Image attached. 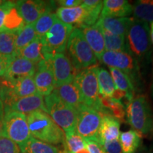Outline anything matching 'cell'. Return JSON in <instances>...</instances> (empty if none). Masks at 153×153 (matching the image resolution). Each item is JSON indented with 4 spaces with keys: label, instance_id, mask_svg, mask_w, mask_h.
<instances>
[{
    "label": "cell",
    "instance_id": "1",
    "mask_svg": "<svg viewBox=\"0 0 153 153\" xmlns=\"http://www.w3.org/2000/svg\"><path fill=\"white\" fill-rule=\"evenodd\" d=\"M28 128L34 138L51 145L65 144L64 131L46 112L36 111L26 115Z\"/></svg>",
    "mask_w": 153,
    "mask_h": 153
},
{
    "label": "cell",
    "instance_id": "2",
    "mask_svg": "<svg viewBox=\"0 0 153 153\" xmlns=\"http://www.w3.org/2000/svg\"><path fill=\"white\" fill-rule=\"evenodd\" d=\"M126 51L138 62H144L152 51L148 23L133 19L126 36Z\"/></svg>",
    "mask_w": 153,
    "mask_h": 153
},
{
    "label": "cell",
    "instance_id": "3",
    "mask_svg": "<svg viewBox=\"0 0 153 153\" xmlns=\"http://www.w3.org/2000/svg\"><path fill=\"white\" fill-rule=\"evenodd\" d=\"M127 119L134 131L148 135L153 131V111L148 97L139 95L128 103L126 108Z\"/></svg>",
    "mask_w": 153,
    "mask_h": 153
},
{
    "label": "cell",
    "instance_id": "4",
    "mask_svg": "<svg viewBox=\"0 0 153 153\" xmlns=\"http://www.w3.org/2000/svg\"><path fill=\"white\" fill-rule=\"evenodd\" d=\"M72 65L78 72L89 67L97 65V59L84 37L82 30L74 28L67 45Z\"/></svg>",
    "mask_w": 153,
    "mask_h": 153
},
{
    "label": "cell",
    "instance_id": "5",
    "mask_svg": "<svg viewBox=\"0 0 153 153\" xmlns=\"http://www.w3.org/2000/svg\"><path fill=\"white\" fill-rule=\"evenodd\" d=\"M98 70L97 65L82 70L76 74L73 82L79 89L83 104L99 112L101 105L97 79Z\"/></svg>",
    "mask_w": 153,
    "mask_h": 153
},
{
    "label": "cell",
    "instance_id": "6",
    "mask_svg": "<svg viewBox=\"0 0 153 153\" xmlns=\"http://www.w3.org/2000/svg\"><path fill=\"white\" fill-rule=\"evenodd\" d=\"M44 104L47 114L64 131L65 135H68L75 132L76 109L63 102L53 92L45 97Z\"/></svg>",
    "mask_w": 153,
    "mask_h": 153
},
{
    "label": "cell",
    "instance_id": "7",
    "mask_svg": "<svg viewBox=\"0 0 153 153\" xmlns=\"http://www.w3.org/2000/svg\"><path fill=\"white\" fill-rule=\"evenodd\" d=\"M73 29V26L64 24L57 19L51 29L41 38L45 60H48L59 53H65Z\"/></svg>",
    "mask_w": 153,
    "mask_h": 153
},
{
    "label": "cell",
    "instance_id": "8",
    "mask_svg": "<svg viewBox=\"0 0 153 153\" xmlns=\"http://www.w3.org/2000/svg\"><path fill=\"white\" fill-rule=\"evenodd\" d=\"M2 136L16 143L22 151L31 137L26 115L13 111L5 113Z\"/></svg>",
    "mask_w": 153,
    "mask_h": 153
},
{
    "label": "cell",
    "instance_id": "9",
    "mask_svg": "<svg viewBox=\"0 0 153 153\" xmlns=\"http://www.w3.org/2000/svg\"><path fill=\"white\" fill-rule=\"evenodd\" d=\"M101 123L100 113L82 104L76 109L75 133L85 140L98 142V133Z\"/></svg>",
    "mask_w": 153,
    "mask_h": 153
},
{
    "label": "cell",
    "instance_id": "10",
    "mask_svg": "<svg viewBox=\"0 0 153 153\" xmlns=\"http://www.w3.org/2000/svg\"><path fill=\"white\" fill-rule=\"evenodd\" d=\"M101 61L108 65L121 70L130 77L135 78L138 72V62L127 52L121 51H105Z\"/></svg>",
    "mask_w": 153,
    "mask_h": 153
},
{
    "label": "cell",
    "instance_id": "11",
    "mask_svg": "<svg viewBox=\"0 0 153 153\" xmlns=\"http://www.w3.org/2000/svg\"><path fill=\"white\" fill-rule=\"evenodd\" d=\"M49 60L52 65L55 88L74 81L76 74L75 69L65 53H59Z\"/></svg>",
    "mask_w": 153,
    "mask_h": 153
},
{
    "label": "cell",
    "instance_id": "12",
    "mask_svg": "<svg viewBox=\"0 0 153 153\" xmlns=\"http://www.w3.org/2000/svg\"><path fill=\"white\" fill-rule=\"evenodd\" d=\"M53 3L38 0H22L16 1V7L25 24H32L45 12L52 11Z\"/></svg>",
    "mask_w": 153,
    "mask_h": 153
},
{
    "label": "cell",
    "instance_id": "13",
    "mask_svg": "<svg viewBox=\"0 0 153 153\" xmlns=\"http://www.w3.org/2000/svg\"><path fill=\"white\" fill-rule=\"evenodd\" d=\"M37 93L43 97L51 94L55 88L54 75L51 61L43 60L36 65V71L34 74Z\"/></svg>",
    "mask_w": 153,
    "mask_h": 153
},
{
    "label": "cell",
    "instance_id": "14",
    "mask_svg": "<svg viewBox=\"0 0 153 153\" xmlns=\"http://www.w3.org/2000/svg\"><path fill=\"white\" fill-rule=\"evenodd\" d=\"M36 71V64L23 58L22 57L15 56L9 64L4 79L9 81L26 77L33 76Z\"/></svg>",
    "mask_w": 153,
    "mask_h": 153
},
{
    "label": "cell",
    "instance_id": "15",
    "mask_svg": "<svg viewBox=\"0 0 153 153\" xmlns=\"http://www.w3.org/2000/svg\"><path fill=\"white\" fill-rule=\"evenodd\" d=\"M133 21V18L129 17L114 18L100 15L96 24L101 29L107 30L114 35L126 37Z\"/></svg>",
    "mask_w": 153,
    "mask_h": 153
},
{
    "label": "cell",
    "instance_id": "16",
    "mask_svg": "<svg viewBox=\"0 0 153 153\" xmlns=\"http://www.w3.org/2000/svg\"><path fill=\"white\" fill-rule=\"evenodd\" d=\"M84 37L91 49L94 53L97 59L101 60V56L105 52V41L101 28L97 24L90 26H83L80 28Z\"/></svg>",
    "mask_w": 153,
    "mask_h": 153
},
{
    "label": "cell",
    "instance_id": "17",
    "mask_svg": "<svg viewBox=\"0 0 153 153\" xmlns=\"http://www.w3.org/2000/svg\"><path fill=\"white\" fill-rule=\"evenodd\" d=\"M101 115V123L98 133V143L102 145L104 143L118 140L120 133L119 121L108 115Z\"/></svg>",
    "mask_w": 153,
    "mask_h": 153
},
{
    "label": "cell",
    "instance_id": "18",
    "mask_svg": "<svg viewBox=\"0 0 153 153\" xmlns=\"http://www.w3.org/2000/svg\"><path fill=\"white\" fill-rule=\"evenodd\" d=\"M11 111L26 115L36 111H43L46 112V108L44 104L43 97L38 93H36L33 95L18 99L11 106L9 111Z\"/></svg>",
    "mask_w": 153,
    "mask_h": 153
},
{
    "label": "cell",
    "instance_id": "19",
    "mask_svg": "<svg viewBox=\"0 0 153 153\" xmlns=\"http://www.w3.org/2000/svg\"><path fill=\"white\" fill-rule=\"evenodd\" d=\"M133 14V5L126 0H105L101 15L121 18L127 17Z\"/></svg>",
    "mask_w": 153,
    "mask_h": 153
},
{
    "label": "cell",
    "instance_id": "20",
    "mask_svg": "<svg viewBox=\"0 0 153 153\" xmlns=\"http://www.w3.org/2000/svg\"><path fill=\"white\" fill-rule=\"evenodd\" d=\"M53 92L63 102L76 110L83 104L79 89L73 82L55 88Z\"/></svg>",
    "mask_w": 153,
    "mask_h": 153
},
{
    "label": "cell",
    "instance_id": "21",
    "mask_svg": "<svg viewBox=\"0 0 153 153\" xmlns=\"http://www.w3.org/2000/svg\"><path fill=\"white\" fill-rule=\"evenodd\" d=\"M109 70L116 89L126 91L128 94L127 100L130 103L133 99L135 92V87L131 78L125 72L118 69L109 68Z\"/></svg>",
    "mask_w": 153,
    "mask_h": 153
},
{
    "label": "cell",
    "instance_id": "22",
    "mask_svg": "<svg viewBox=\"0 0 153 153\" xmlns=\"http://www.w3.org/2000/svg\"><path fill=\"white\" fill-rule=\"evenodd\" d=\"M16 55L30 61L37 65L41 61L45 60L43 53V45L41 38L36 37L31 43L20 51H17Z\"/></svg>",
    "mask_w": 153,
    "mask_h": 153
},
{
    "label": "cell",
    "instance_id": "23",
    "mask_svg": "<svg viewBox=\"0 0 153 153\" xmlns=\"http://www.w3.org/2000/svg\"><path fill=\"white\" fill-rule=\"evenodd\" d=\"M118 140L123 153H135L140 146L142 137L137 131L129 130L120 133Z\"/></svg>",
    "mask_w": 153,
    "mask_h": 153
},
{
    "label": "cell",
    "instance_id": "24",
    "mask_svg": "<svg viewBox=\"0 0 153 153\" xmlns=\"http://www.w3.org/2000/svg\"><path fill=\"white\" fill-rule=\"evenodd\" d=\"M133 19L147 23L153 22V0H139L133 5Z\"/></svg>",
    "mask_w": 153,
    "mask_h": 153
},
{
    "label": "cell",
    "instance_id": "25",
    "mask_svg": "<svg viewBox=\"0 0 153 153\" xmlns=\"http://www.w3.org/2000/svg\"><path fill=\"white\" fill-rule=\"evenodd\" d=\"M18 31L7 30L0 31V54L9 57L16 56L15 41Z\"/></svg>",
    "mask_w": 153,
    "mask_h": 153
},
{
    "label": "cell",
    "instance_id": "26",
    "mask_svg": "<svg viewBox=\"0 0 153 153\" xmlns=\"http://www.w3.org/2000/svg\"><path fill=\"white\" fill-rule=\"evenodd\" d=\"M99 95L104 97H111L116 87L111 74L106 69L99 68L97 75Z\"/></svg>",
    "mask_w": 153,
    "mask_h": 153
},
{
    "label": "cell",
    "instance_id": "27",
    "mask_svg": "<svg viewBox=\"0 0 153 153\" xmlns=\"http://www.w3.org/2000/svg\"><path fill=\"white\" fill-rule=\"evenodd\" d=\"M60 150L55 145L44 143L30 137L21 153H60Z\"/></svg>",
    "mask_w": 153,
    "mask_h": 153
},
{
    "label": "cell",
    "instance_id": "28",
    "mask_svg": "<svg viewBox=\"0 0 153 153\" xmlns=\"http://www.w3.org/2000/svg\"><path fill=\"white\" fill-rule=\"evenodd\" d=\"M36 37L37 36L34 28V24H25L24 27L19 30L17 34L15 41L16 53L31 43Z\"/></svg>",
    "mask_w": 153,
    "mask_h": 153
},
{
    "label": "cell",
    "instance_id": "29",
    "mask_svg": "<svg viewBox=\"0 0 153 153\" xmlns=\"http://www.w3.org/2000/svg\"><path fill=\"white\" fill-rule=\"evenodd\" d=\"M57 20L56 14L52 11H47L34 23V28L37 37L42 38L51 29Z\"/></svg>",
    "mask_w": 153,
    "mask_h": 153
},
{
    "label": "cell",
    "instance_id": "30",
    "mask_svg": "<svg viewBox=\"0 0 153 153\" xmlns=\"http://www.w3.org/2000/svg\"><path fill=\"white\" fill-rule=\"evenodd\" d=\"M102 30L104 38L105 51L127 52L126 45V37L114 35L107 30Z\"/></svg>",
    "mask_w": 153,
    "mask_h": 153
},
{
    "label": "cell",
    "instance_id": "31",
    "mask_svg": "<svg viewBox=\"0 0 153 153\" xmlns=\"http://www.w3.org/2000/svg\"><path fill=\"white\" fill-rule=\"evenodd\" d=\"M65 148L69 153H76L87 148V142L75 132L65 135Z\"/></svg>",
    "mask_w": 153,
    "mask_h": 153
},
{
    "label": "cell",
    "instance_id": "32",
    "mask_svg": "<svg viewBox=\"0 0 153 153\" xmlns=\"http://www.w3.org/2000/svg\"><path fill=\"white\" fill-rule=\"evenodd\" d=\"M0 153H21L20 149L16 143L7 137H0Z\"/></svg>",
    "mask_w": 153,
    "mask_h": 153
},
{
    "label": "cell",
    "instance_id": "33",
    "mask_svg": "<svg viewBox=\"0 0 153 153\" xmlns=\"http://www.w3.org/2000/svg\"><path fill=\"white\" fill-rule=\"evenodd\" d=\"M16 4V2L11 1H6L4 4L0 6V31L4 30L6 18L9 10Z\"/></svg>",
    "mask_w": 153,
    "mask_h": 153
},
{
    "label": "cell",
    "instance_id": "34",
    "mask_svg": "<svg viewBox=\"0 0 153 153\" xmlns=\"http://www.w3.org/2000/svg\"><path fill=\"white\" fill-rule=\"evenodd\" d=\"M101 145L104 148L106 153H123L118 139L110 141V142L104 143Z\"/></svg>",
    "mask_w": 153,
    "mask_h": 153
},
{
    "label": "cell",
    "instance_id": "35",
    "mask_svg": "<svg viewBox=\"0 0 153 153\" xmlns=\"http://www.w3.org/2000/svg\"><path fill=\"white\" fill-rule=\"evenodd\" d=\"M14 57L0 54V76L1 77L4 76L9 64Z\"/></svg>",
    "mask_w": 153,
    "mask_h": 153
},
{
    "label": "cell",
    "instance_id": "36",
    "mask_svg": "<svg viewBox=\"0 0 153 153\" xmlns=\"http://www.w3.org/2000/svg\"><path fill=\"white\" fill-rule=\"evenodd\" d=\"M87 148L89 153H106L102 146L94 140H86Z\"/></svg>",
    "mask_w": 153,
    "mask_h": 153
},
{
    "label": "cell",
    "instance_id": "37",
    "mask_svg": "<svg viewBox=\"0 0 153 153\" xmlns=\"http://www.w3.org/2000/svg\"><path fill=\"white\" fill-rule=\"evenodd\" d=\"M57 3L61 6L60 7L72 8V7H76L81 5L82 1L81 0H60V1H57Z\"/></svg>",
    "mask_w": 153,
    "mask_h": 153
},
{
    "label": "cell",
    "instance_id": "38",
    "mask_svg": "<svg viewBox=\"0 0 153 153\" xmlns=\"http://www.w3.org/2000/svg\"><path fill=\"white\" fill-rule=\"evenodd\" d=\"M4 116V106L0 99V137L2 136L3 134V122Z\"/></svg>",
    "mask_w": 153,
    "mask_h": 153
},
{
    "label": "cell",
    "instance_id": "39",
    "mask_svg": "<svg viewBox=\"0 0 153 153\" xmlns=\"http://www.w3.org/2000/svg\"><path fill=\"white\" fill-rule=\"evenodd\" d=\"M150 39L151 42L153 44V22H152L150 26Z\"/></svg>",
    "mask_w": 153,
    "mask_h": 153
},
{
    "label": "cell",
    "instance_id": "40",
    "mask_svg": "<svg viewBox=\"0 0 153 153\" xmlns=\"http://www.w3.org/2000/svg\"><path fill=\"white\" fill-rule=\"evenodd\" d=\"M152 65H153V58H152ZM151 95L153 98V66H152V83H151Z\"/></svg>",
    "mask_w": 153,
    "mask_h": 153
},
{
    "label": "cell",
    "instance_id": "41",
    "mask_svg": "<svg viewBox=\"0 0 153 153\" xmlns=\"http://www.w3.org/2000/svg\"><path fill=\"white\" fill-rule=\"evenodd\" d=\"M76 153H89V150H87V148H86L84 149V150L79 151V152H76Z\"/></svg>",
    "mask_w": 153,
    "mask_h": 153
},
{
    "label": "cell",
    "instance_id": "42",
    "mask_svg": "<svg viewBox=\"0 0 153 153\" xmlns=\"http://www.w3.org/2000/svg\"><path fill=\"white\" fill-rule=\"evenodd\" d=\"M135 153H148V152H147V151H145V150H140V151H138V152H135Z\"/></svg>",
    "mask_w": 153,
    "mask_h": 153
},
{
    "label": "cell",
    "instance_id": "43",
    "mask_svg": "<svg viewBox=\"0 0 153 153\" xmlns=\"http://www.w3.org/2000/svg\"><path fill=\"white\" fill-rule=\"evenodd\" d=\"M60 153H69L68 151H67V150L65 148V150H60Z\"/></svg>",
    "mask_w": 153,
    "mask_h": 153
},
{
    "label": "cell",
    "instance_id": "44",
    "mask_svg": "<svg viewBox=\"0 0 153 153\" xmlns=\"http://www.w3.org/2000/svg\"><path fill=\"white\" fill-rule=\"evenodd\" d=\"M6 1H2V0H0V6H1L3 4L5 3Z\"/></svg>",
    "mask_w": 153,
    "mask_h": 153
}]
</instances>
